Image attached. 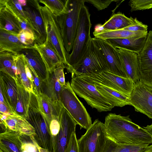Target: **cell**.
<instances>
[{
    "mask_svg": "<svg viewBox=\"0 0 152 152\" xmlns=\"http://www.w3.org/2000/svg\"><path fill=\"white\" fill-rule=\"evenodd\" d=\"M129 117L114 113L106 116L104 124L108 138L119 144H152L151 136L144 129L133 122Z\"/></svg>",
    "mask_w": 152,
    "mask_h": 152,
    "instance_id": "1",
    "label": "cell"
},
{
    "mask_svg": "<svg viewBox=\"0 0 152 152\" xmlns=\"http://www.w3.org/2000/svg\"><path fill=\"white\" fill-rule=\"evenodd\" d=\"M91 27L90 14L85 5L80 11L75 40L72 52L67 58L66 68L69 72L71 73L86 55L91 39L90 32Z\"/></svg>",
    "mask_w": 152,
    "mask_h": 152,
    "instance_id": "2",
    "label": "cell"
},
{
    "mask_svg": "<svg viewBox=\"0 0 152 152\" xmlns=\"http://www.w3.org/2000/svg\"><path fill=\"white\" fill-rule=\"evenodd\" d=\"M85 0H69L67 13L56 17L60 28L65 48L72 51L78 28L80 11Z\"/></svg>",
    "mask_w": 152,
    "mask_h": 152,
    "instance_id": "3",
    "label": "cell"
},
{
    "mask_svg": "<svg viewBox=\"0 0 152 152\" xmlns=\"http://www.w3.org/2000/svg\"><path fill=\"white\" fill-rule=\"evenodd\" d=\"M26 120L34 128L35 140L41 147L52 152V137L50 125L41 111L37 96L30 93V101Z\"/></svg>",
    "mask_w": 152,
    "mask_h": 152,
    "instance_id": "4",
    "label": "cell"
},
{
    "mask_svg": "<svg viewBox=\"0 0 152 152\" xmlns=\"http://www.w3.org/2000/svg\"><path fill=\"white\" fill-rule=\"evenodd\" d=\"M70 85L75 94L98 111H110L114 107L111 102L101 94L94 85L77 75H72Z\"/></svg>",
    "mask_w": 152,
    "mask_h": 152,
    "instance_id": "5",
    "label": "cell"
},
{
    "mask_svg": "<svg viewBox=\"0 0 152 152\" xmlns=\"http://www.w3.org/2000/svg\"><path fill=\"white\" fill-rule=\"evenodd\" d=\"M61 102L81 128L87 130L92 124L91 118L68 81L62 86Z\"/></svg>",
    "mask_w": 152,
    "mask_h": 152,
    "instance_id": "6",
    "label": "cell"
},
{
    "mask_svg": "<svg viewBox=\"0 0 152 152\" xmlns=\"http://www.w3.org/2000/svg\"><path fill=\"white\" fill-rule=\"evenodd\" d=\"M77 75L90 83L102 85L129 98L134 88V83L131 80L127 77L116 75L108 71H104L97 74Z\"/></svg>",
    "mask_w": 152,
    "mask_h": 152,
    "instance_id": "7",
    "label": "cell"
},
{
    "mask_svg": "<svg viewBox=\"0 0 152 152\" xmlns=\"http://www.w3.org/2000/svg\"><path fill=\"white\" fill-rule=\"evenodd\" d=\"M109 139L104 124L95 120L86 133L77 140L79 152H104Z\"/></svg>",
    "mask_w": 152,
    "mask_h": 152,
    "instance_id": "8",
    "label": "cell"
},
{
    "mask_svg": "<svg viewBox=\"0 0 152 152\" xmlns=\"http://www.w3.org/2000/svg\"><path fill=\"white\" fill-rule=\"evenodd\" d=\"M108 71L107 64L103 53L91 38L84 58L71 73L72 75L89 74Z\"/></svg>",
    "mask_w": 152,
    "mask_h": 152,
    "instance_id": "9",
    "label": "cell"
},
{
    "mask_svg": "<svg viewBox=\"0 0 152 152\" xmlns=\"http://www.w3.org/2000/svg\"><path fill=\"white\" fill-rule=\"evenodd\" d=\"M40 8L45 23L47 40L53 46L66 68L69 53L65 48L60 28L56 18L45 6L40 5Z\"/></svg>",
    "mask_w": 152,
    "mask_h": 152,
    "instance_id": "10",
    "label": "cell"
},
{
    "mask_svg": "<svg viewBox=\"0 0 152 152\" xmlns=\"http://www.w3.org/2000/svg\"><path fill=\"white\" fill-rule=\"evenodd\" d=\"M38 0H27L23 7L27 19L28 24L35 38V43L42 44L47 40L45 26Z\"/></svg>",
    "mask_w": 152,
    "mask_h": 152,
    "instance_id": "11",
    "label": "cell"
},
{
    "mask_svg": "<svg viewBox=\"0 0 152 152\" xmlns=\"http://www.w3.org/2000/svg\"><path fill=\"white\" fill-rule=\"evenodd\" d=\"M59 122L60 129L59 133L52 137V152H65L72 133L75 131L77 123L64 107Z\"/></svg>",
    "mask_w": 152,
    "mask_h": 152,
    "instance_id": "12",
    "label": "cell"
},
{
    "mask_svg": "<svg viewBox=\"0 0 152 152\" xmlns=\"http://www.w3.org/2000/svg\"><path fill=\"white\" fill-rule=\"evenodd\" d=\"M129 102L136 111L143 114L152 119V87L140 80L134 83Z\"/></svg>",
    "mask_w": 152,
    "mask_h": 152,
    "instance_id": "13",
    "label": "cell"
},
{
    "mask_svg": "<svg viewBox=\"0 0 152 152\" xmlns=\"http://www.w3.org/2000/svg\"><path fill=\"white\" fill-rule=\"evenodd\" d=\"M103 53L108 66V72L116 75L127 77L116 48L107 40L92 38Z\"/></svg>",
    "mask_w": 152,
    "mask_h": 152,
    "instance_id": "14",
    "label": "cell"
},
{
    "mask_svg": "<svg viewBox=\"0 0 152 152\" xmlns=\"http://www.w3.org/2000/svg\"><path fill=\"white\" fill-rule=\"evenodd\" d=\"M140 81L152 87V30L147 35L145 44L139 54Z\"/></svg>",
    "mask_w": 152,
    "mask_h": 152,
    "instance_id": "15",
    "label": "cell"
},
{
    "mask_svg": "<svg viewBox=\"0 0 152 152\" xmlns=\"http://www.w3.org/2000/svg\"><path fill=\"white\" fill-rule=\"evenodd\" d=\"M1 127L4 130L9 129L21 135L29 137L31 140H35V129L26 119L16 113L7 115L6 119L0 121Z\"/></svg>",
    "mask_w": 152,
    "mask_h": 152,
    "instance_id": "16",
    "label": "cell"
},
{
    "mask_svg": "<svg viewBox=\"0 0 152 152\" xmlns=\"http://www.w3.org/2000/svg\"><path fill=\"white\" fill-rule=\"evenodd\" d=\"M115 47L118 52L127 77L134 83L139 81V54L124 48Z\"/></svg>",
    "mask_w": 152,
    "mask_h": 152,
    "instance_id": "17",
    "label": "cell"
},
{
    "mask_svg": "<svg viewBox=\"0 0 152 152\" xmlns=\"http://www.w3.org/2000/svg\"><path fill=\"white\" fill-rule=\"evenodd\" d=\"M0 89L6 104L15 113L18 89L16 80L6 74L0 71Z\"/></svg>",
    "mask_w": 152,
    "mask_h": 152,
    "instance_id": "18",
    "label": "cell"
},
{
    "mask_svg": "<svg viewBox=\"0 0 152 152\" xmlns=\"http://www.w3.org/2000/svg\"><path fill=\"white\" fill-rule=\"evenodd\" d=\"M21 53L25 56L26 62L35 72L39 77L44 81L48 78V72L40 55L33 46L23 49Z\"/></svg>",
    "mask_w": 152,
    "mask_h": 152,
    "instance_id": "19",
    "label": "cell"
},
{
    "mask_svg": "<svg viewBox=\"0 0 152 152\" xmlns=\"http://www.w3.org/2000/svg\"><path fill=\"white\" fill-rule=\"evenodd\" d=\"M39 107L50 125L53 119L59 121L64 106L61 101L53 100L43 94H37Z\"/></svg>",
    "mask_w": 152,
    "mask_h": 152,
    "instance_id": "20",
    "label": "cell"
},
{
    "mask_svg": "<svg viewBox=\"0 0 152 152\" xmlns=\"http://www.w3.org/2000/svg\"><path fill=\"white\" fill-rule=\"evenodd\" d=\"M33 46L40 55L48 72H53L56 67L63 64L54 47L48 40L42 44L35 43Z\"/></svg>",
    "mask_w": 152,
    "mask_h": 152,
    "instance_id": "21",
    "label": "cell"
},
{
    "mask_svg": "<svg viewBox=\"0 0 152 152\" xmlns=\"http://www.w3.org/2000/svg\"><path fill=\"white\" fill-rule=\"evenodd\" d=\"M93 34L95 37L104 40L120 38L137 39L147 36L148 33V32H134L123 29L108 30L96 28Z\"/></svg>",
    "mask_w": 152,
    "mask_h": 152,
    "instance_id": "22",
    "label": "cell"
},
{
    "mask_svg": "<svg viewBox=\"0 0 152 152\" xmlns=\"http://www.w3.org/2000/svg\"><path fill=\"white\" fill-rule=\"evenodd\" d=\"M21 135L7 129L0 134V149L3 152H22Z\"/></svg>",
    "mask_w": 152,
    "mask_h": 152,
    "instance_id": "23",
    "label": "cell"
},
{
    "mask_svg": "<svg viewBox=\"0 0 152 152\" xmlns=\"http://www.w3.org/2000/svg\"><path fill=\"white\" fill-rule=\"evenodd\" d=\"M29 46L23 44L17 36L0 29V52L7 51L18 54Z\"/></svg>",
    "mask_w": 152,
    "mask_h": 152,
    "instance_id": "24",
    "label": "cell"
},
{
    "mask_svg": "<svg viewBox=\"0 0 152 152\" xmlns=\"http://www.w3.org/2000/svg\"><path fill=\"white\" fill-rule=\"evenodd\" d=\"M0 29L17 36L22 30L20 22L6 7L0 5Z\"/></svg>",
    "mask_w": 152,
    "mask_h": 152,
    "instance_id": "25",
    "label": "cell"
},
{
    "mask_svg": "<svg viewBox=\"0 0 152 152\" xmlns=\"http://www.w3.org/2000/svg\"><path fill=\"white\" fill-rule=\"evenodd\" d=\"M62 87L56 77L53 71L48 72L47 78L42 82V94L52 100L61 101Z\"/></svg>",
    "mask_w": 152,
    "mask_h": 152,
    "instance_id": "26",
    "label": "cell"
},
{
    "mask_svg": "<svg viewBox=\"0 0 152 152\" xmlns=\"http://www.w3.org/2000/svg\"><path fill=\"white\" fill-rule=\"evenodd\" d=\"M134 19L132 17L129 18L124 14L118 12L113 15L103 24L99 25L96 28L108 30L122 29L133 24Z\"/></svg>",
    "mask_w": 152,
    "mask_h": 152,
    "instance_id": "27",
    "label": "cell"
},
{
    "mask_svg": "<svg viewBox=\"0 0 152 152\" xmlns=\"http://www.w3.org/2000/svg\"><path fill=\"white\" fill-rule=\"evenodd\" d=\"M104 96L109 100L115 107H123L130 105L129 98L109 88L97 84H92Z\"/></svg>",
    "mask_w": 152,
    "mask_h": 152,
    "instance_id": "28",
    "label": "cell"
},
{
    "mask_svg": "<svg viewBox=\"0 0 152 152\" xmlns=\"http://www.w3.org/2000/svg\"><path fill=\"white\" fill-rule=\"evenodd\" d=\"M18 89L17 102L15 113L26 119L30 101V93L26 90L17 78L16 80Z\"/></svg>",
    "mask_w": 152,
    "mask_h": 152,
    "instance_id": "29",
    "label": "cell"
},
{
    "mask_svg": "<svg viewBox=\"0 0 152 152\" xmlns=\"http://www.w3.org/2000/svg\"><path fill=\"white\" fill-rule=\"evenodd\" d=\"M147 37L137 39L120 38L110 39L107 40L115 46L124 48L139 54L144 46Z\"/></svg>",
    "mask_w": 152,
    "mask_h": 152,
    "instance_id": "30",
    "label": "cell"
},
{
    "mask_svg": "<svg viewBox=\"0 0 152 152\" xmlns=\"http://www.w3.org/2000/svg\"><path fill=\"white\" fill-rule=\"evenodd\" d=\"M15 55L7 51L0 52V70L16 80L20 74L15 65Z\"/></svg>",
    "mask_w": 152,
    "mask_h": 152,
    "instance_id": "31",
    "label": "cell"
},
{
    "mask_svg": "<svg viewBox=\"0 0 152 152\" xmlns=\"http://www.w3.org/2000/svg\"><path fill=\"white\" fill-rule=\"evenodd\" d=\"M15 61L16 66L20 73L17 78L26 90L34 94L33 83L27 77L26 72V60L25 55L23 53L15 55Z\"/></svg>",
    "mask_w": 152,
    "mask_h": 152,
    "instance_id": "32",
    "label": "cell"
},
{
    "mask_svg": "<svg viewBox=\"0 0 152 152\" xmlns=\"http://www.w3.org/2000/svg\"><path fill=\"white\" fill-rule=\"evenodd\" d=\"M149 145L119 144L109 139L106 144L104 152H143Z\"/></svg>",
    "mask_w": 152,
    "mask_h": 152,
    "instance_id": "33",
    "label": "cell"
},
{
    "mask_svg": "<svg viewBox=\"0 0 152 152\" xmlns=\"http://www.w3.org/2000/svg\"><path fill=\"white\" fill-rule=\"evenodd\" d=\"M38 1L39 3L46 7L56 17L68 12L69 0H39Z\"/></svg>",
    "mask_w": 152,
    "mask_h": 152,
    "instance_id": "34",
    "label": "cell"
},
{
    "mask_svg": "<svg viewBox=\"0 0 152 152\" xmlns=\"http://www.w3.org/2000/svg\"><path fill=\"white\" fill-rule=\"evenodd\" d=\"M0 5L7 7L18 18L20 22L28 23L27 19L23 7L19 0H0Z\"/></svg>",
    "mask_w": 152,
    "mask_h": 152,
    "instance_id": "35",
    "label": "cell"
},
{
    "mask_svg": "<svg viewBox=\"0 0 152 152\" xmlns=\"http://www.w3.org/2000/svg\"><path fill=\"white\" fill-rule=\"evenodd\" d=\"M129 5L131 12L149 9L152 8V0H130Z\"/></svg>",
    "mask_w": 152,
    "mask_h": 152,
    "instance_id": "36",
    "label": "cell"
},
{
    "mask_svg": "<svg viewBox=\"0 0 152 152\" xmlns=\"http://www.w3.org/2000/svg\"><path fill=\"white\" fill-rule=\"evenodd\" d=\"M20 41L27 46H33L35 44V38L32 32L22 30L17 36Z\"/></svg>",
    "mask_w": 152,
    "mask_h": 152,
    "instance_id": "37",
    "label": "cell"
},
{
    "mask_svg": "<svg viewBox=\"0 0 152 152\" xmlns=\"http://www.w3.org/2000/svg\"><path fill=\"white\" fill-rule=\"evenodd\" d=\"M85 2L92 4L98 11L102 10L107 8L113 2H117V0H85Z\"/></svg>",
    "mask_w": 152,
    "mask_h": 152,
    "instance_id": "38",
    "label": "cell"
},
{
    "mask_svg": "<svg viewBox=\"0 0 152 152\" xmlns=\"http://www.w3.org/2000/svg\"><path fill=\"white\" fill-rule=\"evenodd\" d=\"M134 23L133 24L122 29L134 32H148V26L139 21L136 18H134Z\"/></svg>",
    "mask_w": 152,
    "mask_h": 152,
    "instance_id": "39",
    "label": "cell"
},
{
    "mask_svg": "<svg viewBox=\"0 0 152 152\" xmlns=\"http://www.w3.org/2000/svg\"><path fill=\"white\" fill-rule=\"evenodd\" d=\"M65 152H79L75 131L72 134Z\"/></svg>",
    "mask_w": 152,
    "mask_h": 152,
    "instance_id": "40",
    "label": "cell"
},
{
    "mask_svg": "<svg viewBox=\"0 0 152 152\" xmlns=\"http://www.w3.org/2000/svg\"><path fill=\"white\" fill-rule=\"evenodd\" d=\"M65 68V65L62 64L56 67L53 71L56 77L62 86L66 84L64 72Z\"/></svg>",
    "mask_w": 152,
    "mask_h": 152,
    "instance_id": "41",
    "label": "cell"
},
{
    "mask_svg": "<svg viewBox=\"0 0 152 152\" xmlns=\"http://www.w3.org/2000/svg\"><path fill=\"white\" fill-rule=\"evenodd\" d=\"M22 136L23 142L21 149L22 152H39L38 148L30 138V140H26Z\"/></svg>",
    "mask_w": 152,
    "mask_h": 152,
    "instance_id": "42",
    "label": "cell"
},
{
    "mask_svg": "<svg viewBox=\"0 0 152 152\" xmlns=\"http://www.w3.org/2000/svg\"><path fill=\"white\" fill-rule=\"evenodd\" d=\"M60 129L59 121L53 119L50 125V129L52 137L56 136L59 133Z\"/></svg>",
    "mask_w": 152,
    "mask_h": 152,
    "instance_id": "43",
    "label": "cell"
},
{
    "mask_svg": "<svg viewBox=\"0 0 152 152\" xmlns=\"http://www.w3.org/2000/svg\"><path fill=\"white\" fill-rule=\"evenodd\" d=\"M0 112L7 115L16 113L13 112L5 103L0 102Z\"/></svg>",
    "mask_w": 152,
    "mask_h": 152,
    "instance_id": "44",
    "label": "cell"
},
{
    "mask_svg": "<svg viewBox=\"0 0 152 152\" xmlns=\"http://www.w3.org/2000/svg\"><path fill=\"white\" fill-rule=\"evenodd\" d=\"M25 70L26 72V75L28 78L29 80L33 84V83L34 82V80L30 70L28 66H27L26 61V64L25 65Z\"/></svg>",
    "mask_w": 152,
    "mask_h": 152,
    "instance_id": "45",
    "label": "cell"
},
{
    "mask_svg": "<svg viewBox=\"0 0 152 152\" xmlns=\"http://www.w3.org/2000/svg\"><path fill=\"white\" fill-rule=\"evenodd\" d=\"M38 148L39 152H50L48 150L40 147L37 143L35 140H32Z\"/></svg>",
    "mask_w": 152,
    "mask_h": 152,
    "instance_id": "46",
    "label": "cell"
},
{
    "mask_svg": "<svg viewBox=\"0 0 152 152\" xmlns=\"http://www.w3.org/2000/svg\"><path fill=\"white\" fill-rule=\"evenodd\" d=\"M143 128L152 137V124L150 125H148L146 127H143Z\"/></svg>",
    "mask_w": 152,
    "mask_h": 152,
    "instance_id": "47",
    "label": "cell"
}]
</instances>
